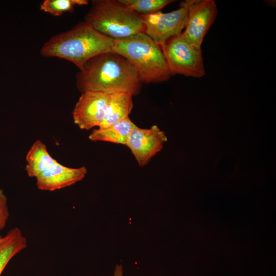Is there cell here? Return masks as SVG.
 Returning <instances> with one entry per match:
<instances>
[{
    "mask_svg": "<svg viewBox=\"0 0 276 276\" xmlns=\"http://www.w3.org/2000/svg\"><path fill=\"white\" fill-rule=\"evenodd\" d=\"M194 0H186L179 8L168 13L160 11L142 15L145 26L144 33L160 48L170 38L184 30L189 9Z\"/></svg>",
    "mask_w": 276,
    "mask_h": 276,
    "instance_id": "cell-6",
    "label": "cell"
},
{
    "mask_svg": "<svg viewBox=\"0 0 276 276\" xmlns=\"http://www.w3.org/2000/svg\"><path fill=\"white\" fill-rule=\"evenodd\" d=\"M167 140L165 133L156 125L149 129L136 126L130 133L126 146L130 149L139 166L143 167L163 148Z\"/></svg>",
    "mask_w": 276,
    "mask_h": 276,
    "instance_id": "cell-9",
    "label": "cell"
},
{
    "mask_svg": "<svg viewBox=\"0 0 276 276\" xmlns=\"http://www.w3.org/2000/svg\"><path fill=\"white\" fill-rule=\"evenodd\" d=\"M132 96L129 93L111 94L106 113L99 129L106 128L128 117L133 105Z\"/></svg>",
    "mask_w": 276,
    "mask_h": 276,
    "instance_id": "cell-11",
    "label": "cell"
},
{
    "mask_svg": "<svg viewBox=\"0 0 276 276\" xmlns=\"http://www.w3.org/2000/svg\"><path fill=\"white\" fill-rule=\"evenodd\" d=\"M135 126L128 117L106 128L93 130L89 139L93 141H105L126 145L130 133Z\"/></svg>",
    "mask_w": 276,
    "mask_h": 276,
    "instance_id": "cell-13",
    "label": "cell"
},
{
    "mask_svg": "<svg viewBox=\"0 0 276 276\" xmlns=\"http://www.w3.org/2000/svg\"><path fill=\"white\" fill-rule=\"evenodd\" d=\"M3 238H4V237H2L1 235H0V244L3 241Z\"/></svg>",
    "mask_w": 276,
    "mask_h": 276,
    "instance_id": "cell-19",
    "label": "cell"
},
{
    "mask_svg": "<svg viewBox=\"0 0 276 276\" xmlns=\"http://www.w3.org/2000/svg\"><path fill=\"white\" fill-rule=\"evenodd\" d=\"M88 3L87 0H45L40 5V10L57 16L73 12L76 5H87Z\"/></svg>",
    "mask_w": 276,
    "mask_h": 276,
    "instance_id": "cell-15",
    "label": "cell"
},
{
    "mask_svg": "<svg viewBox=\"0 0 276 276\" xmlns=\"http://www.w3.org/2000/svg\"><path fill=\"white\" fill-rule=\"evenodd\" d=\"M161 48L171 76L200 78L205 75L201 49L189 42L182 33L169 38Z\"/></svg>",
    "mask_w": 276,
    "mask_h": 276,
    "instance_id": "cell-5",
    "label": "cell"
},
{
    "mask_svg": "<svg viewBox=\"0 0 276 276\" xmlns=\"http://www.w3.org/2000/svg\"><path fill=\"white\" fill-rule=\"evenodd\" d=\"M86 173L87 169L85 167L72 168L57 162L36 177V185L40 190L54 191L71 186L82 180Z\"/></svg>",
    "mask_w": 276,
    "mask_h": 276,
    "instance_id": "cell-10",
    "label": "cell"
},
{
    "mask_svg": "<svg viewBox=\"0 0 276 276\" xmlns=\"http://www.w3.org/2000/svg\"><path fill=\"white\" fill-rule=\"evenodd\" d=\"M113 42V39L83 21L52 36L42 46L40 53L43 56L68 60L80 70L91 58L112 51Z\"/></svg>",
    "mask_w": 276,
    "mask_h": 276,
    "instance_id": "cell-2",
    "label": "cell"
},
{
    "mask_svg": "<svg viewBox=\"0 0 276 276\" xmlns=\"http://www.w3.org/2000/svg\"><path fill=\"white\" fill-rule=\"evenodd\" d=\"M26 161V170L28 176L35 178L57 162L40 140L33 143L27 154Z\"/></svg>",
    "mask_w": 276,
    "mask_h": 276,
    "instance_id": "cell-12",
    "label": "cell"
},
{
    "mask_svg": "<svg viewBox=\"0 0 276 276\" xmlns=\"http://www.w3.org/2000/svg\"><path fill=\"white\" fill-rule=\"evenodd\" d=\"M84 21L113 39L126 38L145 31L142 15L120 0L93 1Z\"/></svg>",
    "mask_w": 276,
    "mask_h": 276,
    "instance_id": "cell-4",
    "label": "cell"
},
{
    "mask_svg": "<svg viewBox=\"0 0 276 276\" xmlns=\"http://www.w3.org/2000/svg\"><path fill=\"white\" fill-rule=\"evenodd\" d=\"M217 15V7L214 0H194L188 12L183 36L195 47L201 49Z\"/></svg>",
    "mask_w": 276,
    "mask_h": 276,
    "instance_id": "cell-7",
    "label": "cell"
},
{
    "mask_svg": "<svg viewBox=\"0 0 276 276\" xmlns=\"http://www.w3.org/2000/svg\"><path fill=\"white\" fill-rule=\"evenodd\" d=\"M112 51L131 63L142 83L162 82L171 76L162 48L144 32L113 39Z\"/></svg>",
    "mask_w": 276,
    "mask_h": 276,
    "instance_id": "cell-3",
    "label": "cell"
},
{
    "mask_svg": "<svg viewBox=\"0 0 276 276\" xmlns=\"http://www.w3.org/2000/svg\"><path fill=\"white\" fill-rule=\"evenodd\" d=\"M129 8L141 15H145L159 11L171 0H120Z\"/></svg>",
    "mask_w": 276,
    "mask_h": 276,
    "instance_id": "cell-16",
    "label": "cell"
},
{
    "mask_svg": "<svg viewBox=\"0 0 276 276\" xmlns=\"http://www.w3.org/2000/svg\"><path fill=\"white\" fill-rule=\"evenodd\" d=\"M123 267L122 265H117L114 271V274L112 276H122Z\"/></svg>",
    "mask_w": 276,
    "mask_h": 276,
    "instance_id": "cell-18",
    "label": "cell"
},
{
    "mask_svg": "<svg viewBox=\"0 0 276 276\" xmlns=\"http://www.w3.org/2000/svg\"><path fill=\"white\" fill-rule=\"evenodd\" d=\"M9 217L7 198L4 191L0 189V231L5 228Z\"/></svg>",
    "mask_w": 276,
    "mask_h": 276,
    "instance_id": "cell-17",
    "label": "cell"
},
{
    "mask_svg": "<svg viewBox=\"0 0 276 276\" xmlns=\"http://www.w3.org/2000/svg\"><path fill=\"white\" fill-rule=\"evenodd\" d=\"M110 96L99 91L82 93L72 112L75 124L81 129L99 127L106 113Z\"/></svg>",
    "mask_w": 276,
    "mask_h": 276,
    "instance_id": "cell-8",
    "label": "cell"
},
{
    "mask_svg": "<svg viewBox=\"0 0 276 276\" xmlns=\"http://www.w3.org/2000/svg\"><path fill=\"white\" fill-rule=\"evenodd\" d=\"M27 247V239L19 228L7 233L0 244V275L10 261Z\"/></svg>",
    "mask_w": 276,
    "mask_h": 276,
    "instance_id": "cell-14",
    "label": "cell"
},
{
    "mask_svg": "<svg viewBox=\"0 0 276 276\" xmlns=\"http://www.w3.org/2000/svg\"><path fill=\"white\" fill-rule=\"evenodd\" d=\"M79 70L76 85L81 93H129L133 96L141 88L142 82L133 66L126 58L112 51L91 58Z\"/></svg>",
    "mask_w": 276,
    "mask_h": 276,
    "instance_id": "cell-1",
    "label": "cell"
}]
</instances>
